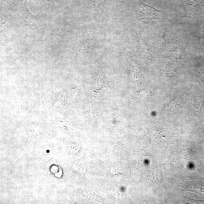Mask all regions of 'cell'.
Returning a JSON list of instances; mask_svg holds the SVG:
<instances>
[{
	"mask_svg": "<svg viewBox=\"0 0 204 204\" xmlns=\"http://www.w3.org/2000/svg\"><path fill=\"white\" fill-rule=\"evenodd\" d=\"M140 1L141 7L143 9V13H144V15L145 17L144 19L148 20L164 19L168 20L171 22V21H172L175 19L180 17L171 10H167V11H163L158 10Z\"/></svg>",
	"mask_w": 204,
	"mask_h": 204,
	"instance_id": "1",
	"label": "cell"
},
{
	"mask_svg": "<svg viewBox=\"0 0 204 204\" xmlns=\"http://www.w3.org/2000/svg\"><path fill=\"white\" fill-rule=\"evenodd\" d=\"M50 1H52L53 2V1H58V2L60 1V0H50Z\"/></svg>",
	"mask_w": 204,
	"mask_h": 204,
	"instance_id": "2",
	"label": "cell"
}]
</instances>
